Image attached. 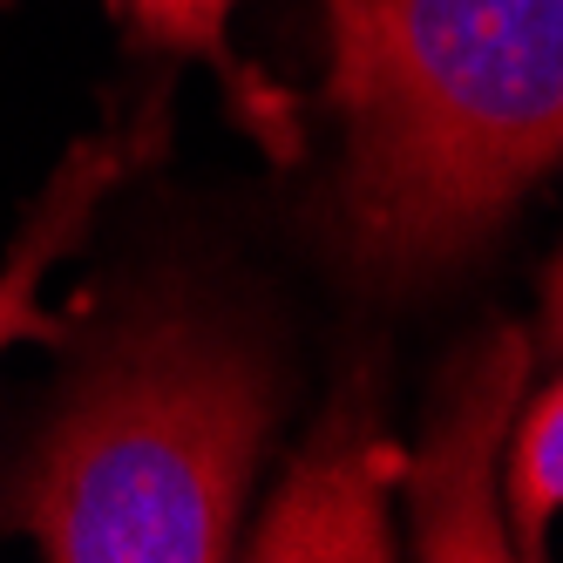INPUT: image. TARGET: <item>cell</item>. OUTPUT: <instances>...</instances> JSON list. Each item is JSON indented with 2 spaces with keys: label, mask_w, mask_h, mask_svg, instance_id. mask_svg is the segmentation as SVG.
<instances>
[{
  "label": "cell",
  "mask_w": 563,
  "mask_h": 563,
  "mask_svg": "<svg viewBox=\"0 0 563 563\" xmlns=\"http://www.w3.org/2000/svg\"><path fill=\"white\" fill-rule=\"evenodd\" d=\"M333 102L340 258L367 286L441 278L563 170V0H374Z\"/></svg>",
  "instance_id": "obj_1"
},
{
  "label": "cell",
  "mask_w": 563,
  "mask_h": 563,
  "mask_svg": "<svg viewBox=\"0 0 563 563\" xmlns=\"http://www.w3.org/2000/svg\"><path fill=\"white\" fill-rule=\"evenodd\" d=\"M272 415L278 380L245 340L130 319L82 360L8 516L55 563L231 556Z\"/></svg>",
  "instance_id": "obj_2"
},
{
  "label": "cell",
  "mask_w": 563,
  "mask_h": 563,
  "mask_svg": "<svg viewBox=\"0 0 563 563\" xmlns=\"http://www.w3.org/2000/svg\"><path fill=\"white\" fill-rule=\"evenodd\" d=\"M150 150H156V109L136 130H102L82 150H68V164L48 177L42 205L21 218V238H14L8 265H0V353H8L14 340H62L68 333L62 319L42 306V278L89 238L96 205L143 164Z\"/></svg>",
  "instance_id": "obj_3"
},
{
  "label": "cell",
  "mask_w": 563,
  "mask_h": 563,
  "mask_svg": "<svg viewBox=\"0 0 563 563\" xmlns=\"http://www.w3.org/2000/svg\"><path fill=\"white\" fill-rule=\"evenodd\" d=\"M380 468L387 449L374 428H327V449L278 496L258 556H387Z\"/></svg>",
  "instance_id": "obj_4"
},
{
  "label": "cell",
  "mask_w": 563,
  "mask_h": 563,
  "mask_svg": "<svg viewBox=\"0 0 563 563\" xmlns=\"http://www.w3.org/2000/svg\"><path fill=\"white\" fill-rule=\"evenodd\" d=\"M123 8H130V21L150 34L156 48L211 62L238 96H252V75L238 68V55H231V42H224V27H231V8H238V0H123ZM367 8H374V0H327V14H333V55H346V48L360 42V27H367Z\"/></svg>",
  "instance_id": "obj_5"
},
{
  "label": "cell",
  "mask_w": 563,
  "mask_h": 563,
  "mask_svg": "<svg viewBox=\"0 0 563 563\" xmlns=\"http://www.w3.org/2000/svg\"><path fill=\"white\" fill-rule=\"evenodd\" d=\"M509 509H516V537L522 550H537L550 516L563 509V380L530 408L516 434V468H509Z\"/></svg>",
  "instance_id": "obj_6"
},
{
  "label": "cell",
  "mask_w": 563,
  "mask_h": 563,
  "mask_svg": "<svg viewBox=\"0 0 563 563\" xmlns=\"http://www.w3.org/2000/svg\"><path fill=\"white\" fill-rule=\"evenodd\" d=\"M543 327H550V346H563V252L543 278Z\"/></svg>",
  "instance_id": "obj_7"
}]
</instances>
